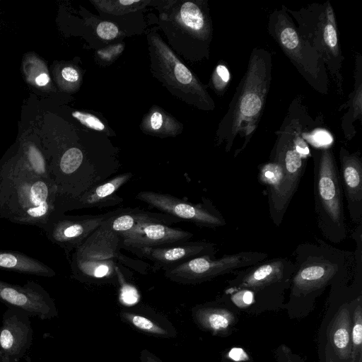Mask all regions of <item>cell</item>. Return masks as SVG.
<instances>
[{
	"label": "cell",
	"instance_id": "12",
	"mask_svg": "<svg viewBox=\"0 0 362 362\" xmlns=\"http://www.w3.org/2000/svg\"><path fill=\"white\" fill-rule=\"evenodd\" d=\"M0 302L7 308H14L26 312L30 317L49 320L58 315L57 306L40 284L28 281L23 286L0 280Z\"/></svg>",
	"mask_w": 362,
	"mask_h": 362
},
{
	"label": "cell",
	"instance_id": "29",
	"mask_svg": "<svg viewBox=\"0 0 362 362\" xmlns=\"http://www.w3.org/2000/svg\"><path fill=\"white\" fill-rule=\"evenodd\" d=\"M139 295L136 288L128 284H124L120 290V300L127 305H132L136 303L139 300Z\"/></svg>",
	"mask_w": 362,
	"mask_h": 362
},
{
	"label": "cell",
	"instance_id": "35",
	"mask_svg": "<svg viewBox=\"0 0 362 362\" xmlns=\"http://www.w3.org/2000/svg\"><path fill=\"white\" fill-rule=\"evenodd\" d=\"M35 82L38 86H45L49 83V76L46 73H42L35 78Z\"/></svg>",
	"mask_w": 362,
	"mask_h": 362
},
{
	"label": "cell",
	"instance_id": "6",
	"mask_svg": "<svg viewBox=\"0 0 362 362\" xmlns=\"http://www.w3.org/2000/svg\"><path fill=\"white\" fill-rule=\"evenodd\" d=\"M267 30L305 81L315 91L327 95L329 79L325 64L317 51L300 37L286 6L270 13Z\"/></svg>",
	"mask_w": 362,
	"mask_h": 362
},
{
	"label": "cell",
	"instance_id": "27",
	"mask_svg": "<svg viewBox=\"0 0 362 362\" xmlns=\"http://www.w3.org/2000/svg\"><path fill=\"white\" fill-rule=\"evenodd\" d=\"M230 78V75L228 68L224 64H218L212 76V83L219 95H223L225 93Z\"/></svg>",
	"mask_w": 362,
	"mask_h": 362
},
{
	"label": "cell",
	"instance_id": "39",
	"mask_svg": "<svg viewBox=\"0 0 362 362\" xmlns=\"http://www.w3.org/2000/svg\"><path fill=\"white\" fill-rule=\"evenodd\" d=\"M0 362H4V360H3L1 351H0Z\"/></svg>",
	"mask_w": 362,
	"mask_h": 362
},
{
	"label": "cell",
	"instance_id": "37",
	"mask_svg": "<svg viewBox=\"0 0 362 362\" xmlns=\"http://www.w3.org/2000/svg\"><path fill=\"white\" fill-rule=\"evenodd\" d=\"M326 362H334L330 355L326 351Z\"/></svg>",
	"mask_w": 362,
	"mask_h": 362
},
{
	"label": "cell",
	"instance_id": "18",
	"mask_svg": "<svg viewBox=\"0 0 362 362\" xmlns=\"http://www.w3.org/2000/svg\"><path fill=\"white\" fill-rule=\"evenodd\" d=\"M343 109L347 112L341 118V127L344 137L349 141L356 135L354 122L361 121L362 118V57L358 52L356 54L354 89L347 101L339 108V110Z\"/></svg>",
	"mask_w": 362,
	"mask_h": 362
},
{
	"label": "cell",
	"instance_id": "11",
	"mask_svg": "<svg viewBox=\"0 0 362 362\" xmlns=\"http://www.w3.org/2000/svg\"><path fill=\"white\" fill-rule=\"evenodd\" d=\"M115 212L97 216H72L57 214L43 230L47 239L66 254L76 249Z\"/></svg>",
	"mask_w": 362,
	"mask_h": 362
},
{
	"label": "cell",
	"instance_id": "38",
	"mask_svg": "<svg viewBox=\"0 0 362 362\" xmlns=\"http://www.w3.org/2000/svg\"><path fill=\"white\" fill-rule=\"evenodd\" d=\"M358 362H362V355H361V354L359 355L358 361Z\"/></svg>",
	"mask_w": 362,
	"mask_h": 362
},
{
	"label": "cell",
	"instance_id": "4",
	"mask_svg": "<svg viewBox=\"0 0 362 362\" xmlns=\"http://www.w3.org/2000/svg\"><path fill=\"white\" fill-rule=\"evenodd\" d=\"M313 194L317 228L327 240L338 244L348 235L339 171L332 146L313 147Z\"/></svg>",
	"mask_w": 362,
	"mask_h": 362
},
{
	"label": "cell",
	"instance_id": "33",
	"mask_svg": "<svg viewBox=\"0 0 362 362\" xmlns=\"http://www.w3.org/2000/svg\"><path fill=\"white\" fill-rule=\"evenodd\" d=\"M151 127L153 130L159 129L163 124V116L158 112H155L152 114L151 119Z\"/></svg>",
	"mask_w": 362,
	"mask_h": 362
},
{
	"label": "cell",
	"instance_id": "30",
	"mask_svg": "<svg viewBox=\"0 0 362 362\" xmlns=\"http://www.w3.org/2000/svg\"><path fill=\"white\" fill-rule=\"evenodd\" d=\"M97 33L100 38L110 40L117 37L118 28L111 22L103 21L97 27Z\"/></svg>",
	"mask_w": 362,
	"mask_h": 362
},
{
	"label": "cell",
	"instance_id": "23",
	"mask_svg": "<svg viewBox=\"0 0 362 362\" xmlns=\"http://www.w3.org/2000/svg\"><path fill=\"white\" fill-rule=\"evenodd\" d=\"M196 318L202 327L214 333H226L235 321L234 313L221 307H203L196 312Z\"/></svg>",
	"mask_w": 362,
	"mask_h": 362
},
{
	"label": "cell",
	"instance_id": "17",
	"mask_svg": "<svg viewBox=\"0 0 362 362\" xmlns=\"http://www.w3.org/2000/svg\"><path fill=\"white\" fill-rule=\"evenodd\" d=\"M350 314L349 303H343L328 327L329 342L341 360L349 359L351 352L352 322Z\"/></svg>",
	"mask_w": 362,
	"mask_h": 362
},
{
	"label": "cell",
	"instance_id": "22",
	"mask_svg": "<svg viewBox=\"0 0 362 362\" xmlns=\"http://www.w3.org/2000/svg\"><path fill=\"white\" fill-rule=\"evenodd\" d=\"M180 17L187 30L208 49L211 37V24L204 11L197 4L187 1L180 8Z\"/></svg>",
	"mask_w": 362,
	"mask_h": 362
},
{
	"label": "cell",
	"instance_id": "7",
	"mask_svg": "<svg viewBox=\"0 0 362 362\" xmlns=\"http://www.w3.org/2000/svg\"><path fill=\"white\" fill-rule=\"evenodd\" d=\"M294 271L295 264L288 257L265 259L233 272L235 277L228 281L230 289L235 291V300L250 304L258 295L290 286Z\"/></svg>",
	"mask_w": 362,
	"mask_h": 362
},
{
	"label": "cell",
	"instance_id": "19",
	"mask_svg": "<svg viewBox=\"0 0 362 362\" xmlns=\"http://www.w3.org/2000/svg\"><path fill=\"white\" fill-rule=\"evenodd\" d=\"M132 177V174L130 173L117 175L102 184L92 187L76 200L84 207H100L117 204L122 202V199L116 196V192Z\"/></svg>",
	"mask_w": 362,
	"mask_h": 362
},
{
	"label": "cell",
	"instance_id": "32",
	"mask_svg": "<svg viewBox=\"0 0 362 362\" xmlns=\"http://www.w3.org/2000/svg\"><path fill=\"white\" fill-rule=\"evenodd\" d=\"M279 362H294L291 350L285 345L281 346L278 351Z\"/></svg>",
	"mask_w": 362,
	"mask_h": 362
},
{
	"label": "cell",
	"instance_id": "31",
	"mask_svg": "<svg viewBox=\"0 0 362 362\" xmlns=\"http://www.w3.org/2000/svg\"><path fill=\"white\" fill-rule=\"evenodd\" d=\"M62 78L69 82H76L79 78L78 71L73 67L66 66L62 70Z\"/></svg>",
	"mask_w": 362,
	"mask_h": 362
},
{
	"label": "cell",
	"instance_id": "1",
	"mask_svg": "<svg viewBox=\"0 0 362 362\" xmlns=\"http://www.w3.org/2000/svg\"><path fill=\"white\" fill-rule=\"evenodd\" d=\"M54 182L37 175L20 158L0 165V216L44 230L59 211Z\"/></svg>",
	"mask_w": 362,
	"mask_h": 362
},
{
	"label": "cell",
	"instance_id": "34",
	"mask_svg": "<svg viewBox=\"0 0 362 362\" xmlns=\"http://www.w3.org/2000/svg\"><path fill=\"white\" fill-rule=\"evenodd\" d=\"M141 362H163L156 356L146 349L142 350L140 354Z\"/></svg>",
	"mask_w": 362,
	"mask_h": 362
},
{
	"label": "cell",
	"instance_id": "9",
	"mask_svg": "<svg viewBox=\"0 0 362 362\" xmlns=\"http://www.w3.org/2000/svg\"><path fill=\"white\" fill-rule=\"evenodd\" d=\"M267 253L257 251L224 255L218 259L202 256L168 269L164 274L175 282L198 284L254 265L267 259Z\"/></svg>",
	"mask_w": 362,
	"mask_h": 362
},
{
	"label": "cell",
	"instance_id": "10",
	"mask_svg": "<svg viewBox=\"0 0 362 362\" xmlns=\"http://www.w3.org/2000/svg\"><path fill=\"white\" fill-rule=\"evenodd\" d=\"M136 198L163 214L190 221L200 227L215 228L226 224L221 212L205 198L202 204H194L168 194L152 191L140 192Z\"/></svg>",
	"mask_w": 362,
	"mask_h": 362
},
{
	"label": "cell",
	"instance_id": "25",
	"mask_svg": "<svg viewBox=\"0 0 362 362\" xmlns=\"http://www.w3.org/2000/svg\"><path fill=\"white\" fill-rule=\"evenodd\" d=\"M23 159L37 175L52 180L45 158L36 146H28Z\"/></svg>",
	"mask_w": 362,
	"mask_h": 362
},
{
	"label": "cell",
	"instance_id": "5",
	"mask_svg": "<svg viewBox=\"0 0 362 362\" xmlns=\"http://www.w3.org/2000/svg\"><path fill=\"white\" fill-rule=\"evenodd\" d=\"M293 18L300 37L322 57L339 94L343 92L342 54L334 10L329 1L315 3L293 10L286 6Z\"/></svg>",
	"mask_w": 362,
	"mask_h": 362
},
{
	"label": "cell",
	"instance_id": "14",
	"mask_svg": "<svg viewBox=\"0 0 362 362\" xmlns=\"http://www.w3.org/2000/svg\"><path fill=\"white\" fill-rule=\"evenodd\" d=\"M129 251L139 257L153 262L157 269L165 270L191 259L202 257H215L216 245L205 241H182L152 248H132Z\"/></svg>",
	"mask_w": 362,
	"mask_h": 362
},
{
	"label": "cell",
	"instance_id": "8",
	"mask_svg": "<svg viewBox=\"0 0 362 362\" xmlns=\"http://www.w3.org/2000/svg\"><path fill=\"white\" fill-rule=\"evenodd\" d=\"M119 235L112 232L106 221L76 249L71 263L73 275L78 279H110L116 267Z\"/></svg>",
	"mask_w": 362,
	"mask_h": 362
},
{
	"label": "cell",
	"instance_id": "13",
	"mask_svg": "<svg viewBox=\"0 0 362 362\" xmlns=\"http://www.w3.org/2000/svg\"><path fill=\"white\" fill-rule=\"evenodd\" d=\"M33 340L30 316L25 311L7 308L0 326V351L4 362H18Z\"/></svg>",
	"mask_w": 362,
	"mask_h": 362
},
{
	"label": "cell",
	"instance_id": "3",
	"mask_svg": "<svg viewBox=\"0 0 362 362\" xmlns=\"http://www.w3.org/2000/svg\"><path fill=\"white\" fill-rule=\"evenodd\" d=\"M293 255L295 271L290 284L293 299L317 295L327 286L354 274V252L339 249L320 238L299 244Z\"/></svg>",
	"mask_w": 362,
	"mask_h": 362
},
{
	"label": "cell",
	"instance_id": "36",
	"mask_svg": "<svg viewBox=\"0 0 362 362\" xmlns=\"http://www.w3.org/2000/svg\"><path fill=\"white\" fill-rule=\"evenodd\" d=\"M121 4L124 6L131 5L135 3H138L139 1H134V0H122L119 1Z\"/></svg>",
	"mask_w": 362,
	"mask_h": 362
},
{
	"label": "cell",
	"instance_id": "15",
	"mask_svg": "<svg viewBox=\"0 0 362 362\" xmlns=\"http://www.w3.org/2000/svg\"><path fill=\"white\" fill-rule=\"evenodd\" d=\"M339 176L349 217L353 223H362V158L359 151L339 149Z\"/></svg>",
	"mask_w": 362,
	"mask_h": 362
},
{
	"label": "cell",
	"instance_id": "20",
	"mask_svg": "<svg viewBox=\"0 0 362 362\" xmlns=\"http://www.w3.org/2000/svg\"><path fill=\"white\" fill-rule=\"evenodd\" d=\"M182 220L165 214L151 213L136 209L117 211L115 215L106 221L109 228L119 234L145 223H160L165 225L180 222Z\"/></svg>",
	"mask_w": 362,
	"mask_h": 362
},
{
	"label": "cell",
	"instance_id": "24",
	"mask_svg": "<svg viewBox=\"0 0 362 362\" xmlns=\"http://www.w3.org/2000/svg\"><path fill=\"white\" fill-rule=\"evenodd\" d=\"M362 296L359 295L355 301V308L351 325V362H356V358L361 354L362 344Z\"/></svg>",
	"mask_w": 362,
	"mask_h": 362
},
{
	"label": "cell",
	"instance_id": "21",
	"mask_svg": "<svg viewBox=\"0 0 362 362\" xmlns=\"http://www.w3.org/2000/svg\"><path fill=\"white\" fill-rule=\"evenodd\" d=\"M0 269L49 278L56 275V272L44 262L13 250H0Z\"/></svg>",
	"mask_w": 362,
	"mask_h": 362
},
{
	"label": "cell",
	"instance_id": "2",
	"mask_svg": "<svg viewBox=\"0 0 362 362\" xmlns=\"http://www.w3.org/2000/svg\"><path fill=\"white\" fill-rule=\"evenodd\" d=\"M272 55L267 49H252L247 69L236 87L228 110L217 132L218 144L229 152L235 140L243 139L233 157L243 151L254 134L264 108L272 81Z\"/></svg>",
	"mask_w": 362,
	"mask_h": 362
},
{
	"label": "cell",
	"instance_id": "26",
	"mask_svg": "<svg viewBox=\"0 0 362 362\" xmlns=\"http://www.w3.org/2000/svg\"><path fill=\"white\" fill-rule=\"evenodd\" d=\"M123 317L134 326L146 332L157 335L167 334V332L163 327L145 317L128 313H123Z\"/></svg>",
	"mask_w": 362,
	"mask_h": 362
},
{
	"label": "cell",
	"instance_id": "16",
	"mask_svg": "<svg viewBox=\"0 0 362 362\" xmlns=\"http://www.w3.org/2000/svg\"><path fill=\"white\" fill-rule=\"evenodd\" d=\"M117 235L121 245L127 250L160 247L189 240L194 235L181 228H170L168 225L155 222L139 224Z\"/></svg>",
	"mask_w": 362,
	"mask_h": 362
},
{
	"label": "cell",
	"instance_id": "28",
	"mask_svg": "<svg viewBox=\"0 0 362 362\" xmlns=\"http://www.w3.org/2000/svg\"><path fill=\"white\" fill-rule=\"evenodd\" d=\"M73 117L78 119L82 124L97 131H103L105 129L103 123L95 116L89 113L75 111L72 112Z\"/></svg>",
	"mask_w": 362,
	"mask_h": 362
}]
</instances>
